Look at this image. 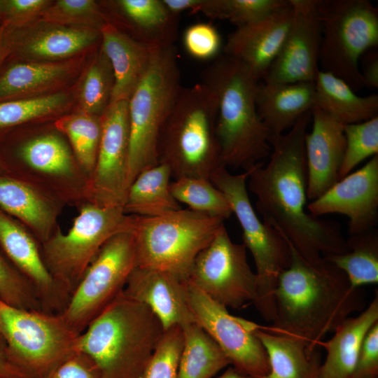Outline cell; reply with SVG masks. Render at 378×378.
<instances>
[{"label": "cell", "mask_w": 378, "mask_h": 378, "mask_svg": "<svg viewBox=\"0 0 378 378\" xmlns=\"http://www.w3.org/2000/svg\"><path fill=\"white\" fill-rule=\"evenodd\" d=\"M311 111L272 144L267 164L248 170L247 188L255 197L261 219L302 257L314 259L348 251L341 226L307 212L304 136Z\"/></svg>", "instance_id": "1"}, {"label": "cell", "mask_w": 378, "mask_h": 378, "mask_svg": "<svg viewBox=\"0 0 378 378\" xmlns=\"http://www.w3.org/2000/svg\"><path fill=\"white\" fill-rule=\"evenodd\" d=\"M288 244L290 263L280 275L274 291V319L270 326L262 327L316 347L351 313L365 309V296L323 256L305 258Z\"/></svg>", "instance_id": "2"}, {"label": "cell", "mask_w": 378, "mask_h": 378, "mask_svg": "<svg viewBox=\"0 0 378 378\" xmlns=\"http://www.w3.org/2000/svg\"><path fill=\"white\" fill-rule=\"evenodd\" d=\"M259 81L242 63L225 55L202 72L201 83L216 99V134L226 168L248 171L271 153L269 133L256 107Z\"/></svg>", "instance_id": "3"}, {"label": "cell", "mask_w": 378, "mask_h": 378, "mask_svg": "<svg viewBox=\"0 0 378 378\" xmlns=\"http://www.w3.org/2000/svg\"><path fill=\"white\" fill-rule=\"evenodd\" d=\"M164 329L145 304L122 292L80 333L78 350L102 378H143Z\"/></svg>", "instance_id": "4"}, {"label": "cell", "mask_w": 378, "mask_h": 378, "mask_svg": "<svg viewBox=\"0 0 378 378\" xmlns=\"http://www.w3.org/2000/svg\"><path fill=\"white\" fill-rule=\"evenodd\" d=\"M216 120V99L206 85L182 88L158 141V162L168 166L172 177L209 179L223 166Z\"/></svg>", "instance_id": "5"}, {"label": "cell", "mask_w": 378, "mask_h": 378, "mask_svg": "<svg viewBox=\"0 0 378 378\" xmlns=\"http://www.w3.org/2000/svg\"><path fill=\"white\" fill-rule=\"evenodd\" d=\"M182 88L174 46L158 48L128 100V187L141 172L159 163L160 134Z\"/></svg>", "instance_id": "6"}, {"label": "cell", "mask_w": 378, "mask_h": 378, "mask_svg": "<svg viewBox=\"0 0 378 378\" xmlns=\"http://www.w3.org/2000/svg\"><path fill=\"white\" fill-rule=\"evenodd\" d=\"M224 220L190 209L155 217L132 216L137 267L164 271L187 281L197 256Z\"/></svg>", "instance_id": "7"}, {"label": "cell", "mask_w": 378, "mask_h": 378, "mask_svg": "<svg viewBox=\"0 0 378 378\" xmlns=\"http://www.w3.org/2000/svg\"><path fill=\"white\" fill-rule=\"evenodd\" d=\"M0 153L11 174L45 190L66 206L88 202L89 177L66 138L53 128L18 136Z\"/></svg>", "instance_id": "8"}, {"label": "cell", "mask_w": 378, "mask_h": 378, "mask_svg": "<svg viewBox=\"0 0 378 378\" xmlns=\"http://www.w3.org/2000/svg\"><path fill=\"white\" fill-rule=\"evenodd\" d=\"M248 171L234 174L222 166L209 179L223 193L241 226L243 244L255 265L257 290L253 303L263 319L271 323L274 291L280 275L290 265V251L286 240L258 216L248 193Z\"/></svg>", "instance_id": "9"}, {"label": "cell", "mask_w": 378, "mask_h": 378, "mask_svg": "<svg viewBox=\"0 0 378 378\" xmlns=\"http://www.w3.org/2000/svg\"><path fill=\"white\" fill-rule=\"evenodd\" d=\"M321 71L364 88L359 60L378 45V10L367 0H318Z\"/></svg>", "instance_id": "10"}, {"label": "cell", "mask_w": 378, "mask_h": 378, "mask_svg": "<svg viewBox=\"0 0 378 378\" xmlns=\"http://www.w3.org/2000/svg\"><path fill=\"white\" fill-rule=\"evenodd\" d=\"M66 233L60 227L41 250L45 264L58 286L70 297L104 244L114 235L132 230V216L122 206L86 202Z\"/></svg>", "instance_id": "11"}, {"label": "cell", "mask_w": 378, "mask_h": 378, "mask_svg": "<svg viewBox=\"0 0 378 378\" xmlns=\"http://www.w3.org/2000/svg\"><path fill=\"white\" fill-rule=\"evenodd\" d=\"M0 334L13 360L29 378H43L77 351L80 335L60 314L18 309L1 299Z\"/></svg>", "instance_id": "12"}, {"label": "cell", "mask_w": 378, "mask_h": 378, "mask_svg": "<svg viewBox=\"0 0 378 378\" xmlns=\"http://www.w3.org/2000/svg\"><path fill=\"white\" fill-rule=\"evenodd\" d=\"M136 267L132 230L114 235L102 247L59 314L80 334L122 292Z\"/></svg>", "instance_id": "13"}, {"label": "cell", "mask_w": 378, "mask_h": 378, "mask_svg": "<svg viewBox=\"0 0 378 378\" xmlns=\"http://www.w3.org/2000/svg\"><path fill=\"white\" fill-rule=\"evenodd\" d=\"M246 248L231 239L225 225L194 261L188 281L209 298L234 309L253 302L257 277Z\"/></svg>", "instance_id": "14"}, {"label": "cell", "mask_w": 378, "mask_h": 378, "mask_svg": "<svg viewBox=\"0 0 378 378\" xmlns=\"http://www.w3.org/2000/svg\"><path fill=\"white\" fill-rule=\"evenodd\" d=\"M186 295L194 321L218 345L234 369L253 378L268 374V357L255 335L259 325L230 314L227 308L188 280Z\"/></svg>", "instance_id": "15"}, {"label": "cell", "mask_w": 378, "mask_h": 378, "mask_svg": "<svg viewBox=\"0 0 378 378\" xmlns=\"http://www.w3.org/2000/svg\"><path fill=\"white\" fill-rule=\"evenodd\" d=\"M129 141L128 101L111 103L102 115V136L90 178L88 202L123 208L128 188Z\"/></svg>", "instance_id": "16"}, {"label": "cell", "mask_w": 378, "mask_h": 378, "mask_svg": "<svg viewBox=\"0 0 378 378\" xmlns=\"http://www.w3.org/2000/svg\"><path fill=\"white\" fill-rule=\"evenodd\" d=\"M318 0H289L291 23L281 48L262 79L265 83L314 81L319 71L321 27Z\"/></svg>", "instance_id": "17"}, {"label": "cell", "mask_w": 378, "mask_h": 378, "mask_svg": "<svg viewBox=\"0 0 378 378\" xmlns=\"http://www.w3.org/2000/svg\"><path fill=\"white\" fill-rule=\"evenodd\" d=\"M320 217L339 214L349 218V235L376 228L378 221V155L358 170L341 178L307 206Z\"/></svg>", "instance_id": "18"}, {"label": "cell", "mask_w": 378, "mask_h": 378, "mask_svg": "<svg viewBox=\"0 0 378 378\" xmlns=\"http://www.w3.org/2000/svg\"><path fill=\"white\" fill-rule=\"evenodd\" d=\"M0 248L30 283L43 311L61 313L70 297L58 286L48 270L40 243L27 227L1 209Z\"/></svg>", "instance_id": "19"}, {"label": "cell", "mask_w": 378, "mask_h": 378, "mask_svg": "<svg viewBox=\"0 0 378 378\" xmlns=\"http://www.w3.org/2000/svg\"><path fill=\"white\" fill-rule=\"evenodd\" d=\"M293 10L289 3L265 18L238 27L223 46L224 55L242 63L259 80L277 57L289 29Z\"/></svg>", "instance_id": "20"}, {"label": "cell", "mask_w": 378, "mask_h": 378, "mask_svg": "<svg viewBox=\"0 0 378 378\" xmlns=\"http://www.w3.org/2000/svg\"><path fill=\"white\" fill-rule=\"evenodd\" d=\"M312 127L304 136L307 200L317 199L339 181L345 151L343 125L314 106Z\"/></svg>", "instance_id": "21"}, {"label": "cell", "mask_w": 378, "mask_h": 378, "mask_svg": "<svg viewBox=\"0 0 378 378\" xmlns=\"http://www.w3.org/2000/svg\"><path fill=\"white\" fill-rule=\"evenodd\" d=\"M186 281L164 271L136 267L122 294L146 305L166 330L195 322L186 301Z\"/></svg>", "instance_id": "22"}, {"label": "cell", "mask_w": 378, "mask_h": 378, "mask_svg": "<svg viewBox=\"0 0 378 378\" xmlns=\"http://www.w3.org/2000/svg\"><path fill=\"white\" fill-rule=\"evenodd\" d=\"M65 206L28 181L13 175L0 176V209L27 227L40 244L59 227L58 220Z\"/></svg>", "instance_id": "23"}, {"label": "cell", "mask_w": 378, "mask_h": 378, "mask_svg": "<svg viewBox=\"0 0 378 378\" xmlns=\"http://www.w3.org/2000/svg\"><path fill=\"white\" fill-rule=\"evenodd\" d=\"M44 22L31 29L11 28V53L55 62L71 57L101 39L99 30Z\"/></svg>", "instance_id": "24"}, {"label": "cell", "mask_w": 378, "mask_h": 378, "mask_svg": "<svg viewBox=\"0 0 378 378\" xmlns=\"http://www.w3.org/2000/svg\"><path fill=\"white\" fill-rule=\"evenodd\" d=\"M314 106V81L259 84L256 107L271 146Z\"/></svg>", "instance_id": "25"}, {"label": "cell", "mask_w": 378, "mask_h": 378, "mask_svg": "<svg viewBox=\"0 0 378 378\" xmlns=\"http://www.w3.org/2000/svg\"><path fill=\"white\" fill-rule=\"evenodd\" d=\"M100 32L101 48L111 63L114 76L110 104L128 101L158 48L134 40L108 22Z\"/></svg>", "instance_id": "26"}, {"label": "cell", "mask_w": 378, "mask_h": 378, "mask_svg": "<svg viewBox=\"0 0 378 378\" xmlns=\"http://www.w3.org/2000/svg\"><path fill=\"white\" fill-rule=\"evenodd\" d=\"M112 4L125 24L120 31L150 47L174 46L178 32V15L162 0H118Z\"/></svg>", "instance_id": "27"}, {"label": "cell", "mask_w": 378, "mask_h": 378, "mask_svg": "<svg viewBox=\"0 0 378 378\" xmlns=\"http://www.w3.org/2000/svg\"><path fill=\"white\" fill-rule=\"evenodd\" d=\"M377 321V294L358 316L344 319L330 340L318 344L327 352L326 360L319 368L318 378H352L364 337Z\"/></svg>", "instance_id": "28"}, {"label": "cell", "mask_w": 378, "mask_h": 378, "mask_svg": "<svg viewBox=\"0 0 378 378\" xmlns=\"http://www.w3.org/2000/svg\"><path fill=\"white\" fill-rule=\"evenodd\" d=\"M255 335L266 351L270 365L268 374L262 378H318L321 364L318 346L270 332L260 326Z\"/></svg>", "instance_id": "29"}, {"label": "cell", "mask_w": 378, "mask_h": 378, "mask_svg": "<svg viewBox=\"0 0 378 378\" xmlns=\"http://www.w3.org/2000/svg\"><path fill=\"white\" fill-rule=\"evenodd\" d=\"M315 106L342 125L378 116V95L359 96L343 80L319 69L314 80Z\"/></svg>", "instance_id": "30"}, {"label": "cell", "mask_w": 378, "mask_h": 378, "mask_svg": "<svg viewBox=\"0 0 378 378\" xmlns=\"http://www.w3.org/2000/svg\"><path fill=\"white\" fill-rule=\"evenodd\" d=\"M170 169L158 163L141 172L127 188L123 204L130 216L155 217L181 209L170 189Z\"/></svg>", "instance_id": "31"}, {"label": "cell", "mask_w": 378, "mask_h": 378, "mask_svg": "<svg viewBox=\"0 0 378 378\" xmlns=\"http://www.w3.org/2000/svg\"><path fill=\"white\" fill-rule=\"evenodd\" d=\"M182 328L183 344L177 378H211L230 364L218 345L195 322Z\"/></svg>", "instance_id": "32"}, {"label": "cell", "mask_w": 378, "mask_h": 378, "mask_svg": "<svg viewBox=\"0 0 378 378\" xmlns=\"http://www.w3.org/2000/svg\"><path fill=\"white\" fill-rule=\"evenodd\" d=\"M70 72L66 63L24 62L9 66L0 75V102L22 99L64 79Z\"/></svg>", "instance_id": "33"}, {"label": "cell", "mask_w": 378, "mask_h": 378, "mask_svg": "<svg viewBox=\"0 0 378 378\" xmlns=\"http://www.w3.org/2000/svg\"><path fill=\"white\" fill-rule=\"evenodd\" d=\"M348 251L323 256L340 269L354 288L378 282V230L377 228L350 235Z\"/></svg>", "instance_id": "34"}, {"label": "cell", "mask_w": 378, "mask_h": 378, "mask_svg": "<svg viewBox=\"0 0 378 378\" xmlns=\"http://www.w3.org/2000/svg\"><path fill=\"white\" fill-rule=\"evenodd\" d=\"M53 125L66 138L80 167L90 179L101 140L102 115L78 111L59 117Z\"/></svg>", "instance_id": "35"}, {"label": "cell", "mask_w": 378, "mask_h": 378, "mask_svg": "<svg viewBox=\"0 0 378 378\" xmlns=\"http://www.w3.org/2000/svg\"><path fill=\"white\" fill-rule=\"evenodd\" d=\"M288 0H183V11L201 12L237 27L257 22L287 5Z\"/></svg>", "instance_id": "36"}, {"label": "cell", "mask_w": 378, "mask_h": 378, "mask_svg": "<svg viewBox=\"0 0 378 378\" xmlns=\"http://www.w3.org/2000/svg\"><path fill=\"white\" fill-rule=\"evenodd\" d=\"M169 189L178 203L187 204L192 211L223 220L232 214L229 202L210 179L179 178L170 182Z\"/></svg>", "instance_id": "37"}, {"label": "cell", "mask_w": 378, "mask_h": 378, "mask_svg": "<svg viewBox=\"0 0 378 378\" xmlns=\"http://www.w3.org/2000/svg\"><path fill=\"white\" fill-rule=\"evenodd\" d=\"M67 102L66 94L57 92L0 102V139L20 126L57 113Z\"/></svg>", "instance_id": "38"}, {"label": "cell", "mask_w": 378, "mask_h": 378, "mask_svg": "<svg viewBox=\"0 0 378 378\" xmlns=\"http://www.w3.org/2000/svg\"><path fill=\"white\" fill-rule=\"evenodd\" d=\"M113 85L114 76L111 63L100 48L80 84L79 111L101 116L110 104Z\"/></svg>", "instance_id": "39"}, {"label": "cell", "mask_w": 378, "mask_h": 378, "mask_svg": "<svg viewBox=\"0 0 378 378\" xmlns=\"http://www.w3.org/2000/svg\"><path fill=\"white\" fill-rule=\"evenodd\" d=\"M41 16L46 22L99 31L108 22L103 8L93 0H58Z\"/></svg>", "instance_id": "40"}, {"label": "cell", "mask_w": 378, "mask_h": 378, "mask_svg": "<svg viewBox=\"0 0 378 378\" xmlns=\"http://www.w3.org/2000/svg\"><path fill=\"white\" fill-rule=\"evenodd\" d=\"M345 151L339 171V181L349 174L360 162L378 155V116L343 125Z\"/></svg>", "instance_id": "41"}, {"label": "cell", "mask_w": 378, "mask_h": 378, "mask_svg": "<svg viewBox=\"0 0 378 378\" xmlns=\"http://www.w3.org/2000/svg\"><path fill=\"white\" fill-rule=\"evenodd\" d=\"M0 299L12 307L42 310L33 287L20 272L0 251Z\"/></svg>", "instance_id": "42"}, {"label": "cell", "mask_w": 378, "mask_h": 378, "mask_svg": "<svg viewBox=\"0 0 378 378\" xmlns=\"http://www.w3.org/2000/svg\"><path fill=\"white\" fill-rule=\"evenodd\" d=\"M183 344L181 326H175L164 330L143 378H177Z\"/></svg>", "instance_id": "43"}, {"label": "cell", "mask_w": 378, "mask_h": 378, "mask_svg": "<svg viewBox=\"0 0 378 378\" xmlns=\"http://www.w3.org/2000/svg\"><path fill=\"white\" fill-rule=\"evenodd\" d=\"M183 45L190 56L205 60L217 56L222 47V41L218 31L213 24L199 22L186 29Z\"/></svg>", "instance_id": "44"}, {"label": "cell", "mask_w": 378, "mask_h": 378, "mask_svg": "<svg viewBox=\"0 0 378 378\" xmlns=\"http://www.w3.org/2000/svg\"><path fill=\"white\" fill-rule=\"evenodd\" d=\"M51 4L47 0H0V20L12 29L25 27Z\"/></svg>", "instance_id": "45"}, {"label": "cell", "mask_w": 378, "mask_h": 378, "mask_svg": "<svg viewBox=\"0 0 378 378\" xmlns=\"http://www.w3.org/2000/svg\"><path fill=\"white\" fill-rule=\"evenodd\" d=\"M43 378H102L94 360L77 350L64 358Z\"/></svg>", "instance_id": "46"}, {"label": "cell", "mask_w": 378, "mask_h": 378, "mask_svg": "<svg viewBox=\"0 0 378 378\" xmlns=\"http://www.w3.org/2000/svg\"><path fill=\"white\" fill-rule=\"evenodd\" d=\"M352 378H378V321L364 337Z\"/></svg>", "instance_id": "47"}, {"label": "cell", "mask_w": 378, "mask_h": 378, "mask_svg": "<svg viewBox=\"0 0 378 378\" xmlns=\"http://www.w3.org/2000/svg\"><path fill=\"white\" fill-rule=\"evenodd\" d=\"M0 378H29L13 360L8 345L1 334Z\"/></svg>", "instance_id": "48"}, {"label": "cell", "mask_w": 378, "mask_h": 378, "mask_svg": "<svg viewBox=\"0 0 378 378\" xmlns=\"http://www.w3.org/2000/svg\"><path fill=\"white\" fill-rule=\"evenodd\" d=\"M364 55H363V57ZM363 69L360 74L364 88L370 89L378 88V54L377 52H370L365 55Z\"/></svg>", "instance_id": "49"}, {"label": "cell", "mask_w": 378, "mask_h": 378, "mask_svg": "<svg viewBox=\"0 0 378 378\" xmlns=\"http://www.w3.org/2000/svg\"><path fill=\"white\" fill-rule=\"evenodd\" d=\"M11 28L6 22L0 24V68L6 59L11 54Z\"/></svg>", "instance_id": "50"}, {"label": "cell", "mask_w": 378, "mask_h": 378, "mask_svg": "<svg viewBox=\"0 0 378 378\" xmlns=\"http://www.w3.org/2000/svg\"><path fill=\"white\" fill-rule=\"evenodd\" d=\"M218 378H253L250 376L244 374L233 367L228 368L224 373Z\"/></svg>", "instance_id": "51"}, {"label": "cell", "mask_w": 378, "mask_h": 378, "mask_svg": "<svg viewBox=\"0 0 378 378\" xmlns=\"http://www.w3.org/2000/svg\"><path fill=\"white\" fill-rule=\"evenodd\" d=\"M1 175H12L11 172L4 161V158H2L1 153H0V176Z\"/></svg>", "instance_id": "52"}]
</instances>
